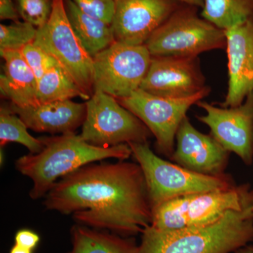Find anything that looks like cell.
<instances>
[{
  "label": "cell",
  "mask_w": 253,
  "mask_h": 253,
  "mask_svg": "<svg viewBox=\"0 0 253 253\" xmlns=\"http://www.w3.org/2000/svg\"><path fill=\"white\" fill-rule=\"evenodd\" d=\"M35 44L41 46L91 97L94 93L93 58L78 39L68 20L65 0H52L47 22L38 28Z\"/></svg>",
  "instance_id": "7"
},
{
  "label": "cell",
  "mask_w": 253,
  "mask_h": 253,
  "mask_svg": "<svg viewBox=\"0 0 253 253\" xmlns=\"http://www.w3.org/2000/svg\"><path fill=\"white\" fill-rule=\"evenodd\" d=\"M206 112L198 119L211 129V134L228 151L245 164L253 162V92L236 107H216L205 101L197 103Z\"/></svg>",
  "instance_id": "11"
},
{
  "label": "cell",
  "mask_w": 253,
  "mask_h": 253,
  "mask_svg": "<svg viewBox=\"0 0 253 253\" xmlns=\"http://www.w3.org/2000/svg\"><path fill=\"white\" fill-rule=\"evenodd\" d=\"M78 96L89 99L58 62L50 66L38 81L39 103L72 99Z\"/></svg>",
  "instance_id": "20"
},
{
  "label": "cell",
  "mask_w": 253,
  "mask_h": 253,
  "mask_svg": "<svg viewBox=\"0 0 253 253\" xmlns=\"http://www.w3.org/2000/svg\"><path fill=\"white\" fill-rule=\"evenodd\" d=\"M86 104L81 136L89 144L109 147L129 143H147L151 131L116 98L94 91Z\"/></svg>",
  "instance_id": "8"
},
{
  "label": "cell",
  "mask_w": 253,
  "mask_h": 253,
  "mask_svg": "<svg viewBox=\"0 0 253 253\" xmlns=\"http://www.w3.org/2000/svg\"><path fill=\"white\" fill-rule=\"evenodd\" d=\"M40 241V236L35 231L30 229H21L15 234V244L31 251H33L38 247Z\"/></svg>",
  "instance_id": "27"
},
{
  "label": "cell",
  "mask_w": 253,
  "mask_h": 253,
  "mask_svg": "<svg viewBox=\"0 0 253 253\" xmlns=\"http://www.w3.org/2000/svg\"><path fill=\"white\" fill-rule=\"evenodd\" d=\"M176 1H184V2L190 4L201 5L202 6L203 4H204V1L203 0H176Z\"/></svg>",
  "instance_id": "31"
},
{
  "label": "cell",
  "mask_w": 253,
  "mask_h": 253,
  "mask_svg": "<svg viewBox=\"0 0 253 253\" xmlns=\"http://www.w3.org/2000/svg\"><path fill=\"white\" fill-rule=\"evenodd\" d=\"M11 110L21 118L28 129L49 134L75 132L83 126L86 116V104L71 99L39 103L20 108L11 104Z\"/></svg>",
  "instance_id": "16"
},
{
  "label": "cell",
  "mask_w": 253,
  "mask_h": 253,
  "mask_svg": "<svg viewBox=\"0 0 253 253\" xmlns=\"http://www.w3.org/2000/svg\"><path fill=\"white\" fill-rule=\"evenodd\" d=\"M202 16L226 30L253 19V0H204Z\"/></svg>",
  "instance_id": "21"
},
{
  "label": "cell",
  "mask_w": 253,
  "mask_h": 253,
  "mask_svg": "<svg viewBox=\"0 0 253 253\" xmlns=\"http://www.w3.org/2000/svg\"><path fill=\"white\" fill-rule=\"evenodd\" d=\"M176 0H115L111 27L116 42L143 45L173 14Z\"/></svg>",
  "instance_id": "13"
},
{
  "label": "cell",
  "mask_w": 253,
  "mask_h": 253,
  "mask_svg": "<svg viewBox=\"0 0 253 253\" xmlns=\"http://www.w3.org/2000/svg\"><path fill=\"white\" fill-rule=\"evenodd\" d=\"M252 212H253V206H252Z\"/></svg>",
  "instance_id": "32"
},
{
  "label": "cell",
  "mask_w": 253,
  "mask_h": 253,
  "mask_svg": "<svg viewBox=\"0 0 253 253\" xmlns=\"http://www.w3.org/2000/svg\"><path fill=\"white\" fill-rule=\"evenodd\" d=\"M99 231L84 225L71 229L73 248L68 253H139V246L131 238Z\"/></svg>",
  "instance_id": "19"
},
{
  "label": "cell",
  "mask_w": 253,
  "mask_h": 253,
  "mask_svg": "<svg viewBox=\"0 0 253 253\" xmlns=\"http://www.w3.org/2000/svg\"><path fill=\"white\" fill-rule=\"evenodd\" d=\"M9 253H33V251L25 249L17 244H15L10 250Z\"/></svg>",
  "instance_id": "29"
},
{
  "label": "cell",
  "mask_w": 253,
  "mask_h": 253,
  "mask_svg": "<svg viewBox=\"0 0 253 253\" xmlns=\"http://www.w3.org/2000/svg\"><path fill=\"white\" fill-rule=\"evenodd\" d=\"M18 13L23 21L37 28L42 27L49 19L52 10L50 0H17Z\"/></svg>",
  "instance_id": "24"
},
{
  "label": "cell",
  "mask_w": 253,
  "mask_h": 253,
  "mask_svg": "<svg viewBox=\"0 0 253 253\" xmlns=\"http://www.w3.org/2000/svg\"><path fill=\"white\" fill-rule=\"evenodd\" d=\"M228 90L224 108L236 107L253 92V19L225 31Z\"/></svg>",
  "instance_id": "15"
},
{
  "label": "cell",
  "mask_w": 253,
  "mask_h": 253,
  "mask_svg": "<svg viewBox=\"0 0 253 253\" xmlns=\"http://www.w3.org/2000/svg\"><path fill=\"white\" fill-rule=\"evenodd\" d=\"M0 19L18 21V13L13 0H0Z\"/></svg>",
  "instance_id": "28"
},
{
  "label": "cell",
  "mask_w": 253,
  "mask_h": 253,
  "mask_svg": "<svg viewBox=\"0 0 253 253\" xmlns=\"http://www.w3.org/2000/svg\"><path fill=\"white\" fill-rule=\"evenodd\" d=\"M28 126L10 106L0 109V145L4 147L10 142L18 143L27 148L31 154L41 152L44 147L41 139L30 134Z\"/></svg>",
  "instance_id": "22"
},
{
  "label": "cell",
  "mask_w": 253,
  "mask_h": 253,
  "mask_svg": "<svg viewBox=\"0 0 253 253\" xmlns=\"http://www.w3.org/2000/svg\"><path fill=\"white\" fill-rule=\"evenodd\" d=\"M197 57L152 56L140 89L161 97L181 99L206 87Z\"/></svg>",
  "instance_id": "12"
},
{
  "label": "cell",
  "mask_w": 253,
  "mask_h": 253,
  "mask_svg": "<svg viewBox=\"0 0 253 253\" xmlns=\"http://www.w3.org/2000/svg\"><path fill=\"white\" fill-rule=\"evenodd\" d=\"M65 5L73 31L91 57L116 42L111 25L83 12L71 0H65Z\"/></svg>",
  "instance_id": "18"
},
{
  "label": "cell",
  "mask_w": 253,
  "mask_h": 253,
  "mask_svg": "<svg viewBox=\"0 0 253 253\" xmlns=\"http://www.w3.org/2000/svg\"><path fill=\"white\" fill-rule=\"evenodd\" d=\"M41 139L44 145L41 152L21 156L15 163L18 172L33 181L30 197L33 200L45 197L59 178L82 167L108 158L126 161L131 156L128 144L100 147L75 132Z\"/></svg>",
  "instance_id": "2"
},
{
  "label": "cell",
  "mask_w": 253,
  "mask_h": 253,
  "mask_svg": "<svg viewBox=\"0 0 253 253\" xmlns=\"http://www.w3.org/2000/svg\"><path fill=\"white\" fill-rule=\"evenodd\" d=\"M131 155L144 172L152 211L170 200L229 189L236 186L230 176L206 175L193 172L160 158L148 143H129Z\"/></svg>",
  "instance_id": "5"
},
{
  "label": "cell",
  "mask_w": 253,
  "mask_h": 253,
  "mask_svg": "<svg viewBox=\"0 0 253 253\" xmlns=\"http://www.w3.org/2000/svg\"><path fill=\"white\" fill-rule=\"evenodd\" d=\"M145 45L152 56L197 57L226 46L224 30L189 11L173 13L151 35Z\"/></svg>",
  "instance_id": "6"
},
{
  "label": "cell",
  "mask_w": 253,
  "mask_h": 253,
  "mask_svg": "<svg viewBox=\"0 0 253 253\" xmlns=\"http://www.w3.org/2000/svg\"><path fill=\"white\" fill-rule=\"evenodd\" d=\"M4 59L0 76V92L11 104L24 108L39 104L38 80L20 51H0Z\"/></svg>",
  "instance_id": "17"
},
{
  "label": "cell",
  "mask_w": 253,
  "mask_h": 253,
  "mask_svg": "<svg viewBox=\"0 0 253 253\" xmlns=\"http://www.w3.org/2000/svg\"><path fill=\"white\" fill-rule=\"evenodd\" d=\"M49 211L73 214L81 225L134 236L151 225L152 208L137 163H91L55 183L45 196Z\"/></svg>",
  "instance_id": "1"
},
{
  "label": "cell",
  "mask_w": 253,
  "mask_h": 253,
  "mask_svg": "<svg viewBox=\"0 0 253 253\" xmlns=\"http://www.w3.org/2000/svg\"><path fill=\"white\" fill-rule=\"evenodd\" d=\"M253 202L209 225L142 233L139 253H231L253 241Z\"/></svg>",
  "instance_id": "3"
},
{
  "label": "cell",
  "mask_w": 253,
  "mask_h": 253,
  "mask_svg": "<svg viewBox=\"0 0 253 253\" xmlns=\"http://www.w3.org/2000/svg\"><path fill=\"white\" fill-rule=\"evenodd\" d=\"M20 51L38 81L50 66L57 62L41 46L35 44L34 42L23 46Z\"/></svg>",
  "instance_id": "25"
},
{
  "label": "cell",
  "mask_w": 253,
  "mask_h": 253,
  "mask_svg": "<svg viewBox=\"0 0 253 253\" xmlns=\"http://www.w3.org/2000/svg\"><path fill=\"white\" fill-rule=\"evenodd\" d=\"M253 202L249 185L234 186L181 196L154 208L151 227L169 231L213 224L231 211H241Z\"/></svg>",
  "instance_id": "4"
},
{
  "label": "cell",
  "mask_w": 253,
  "mask_h": 253,
  "mask_svg": "<svg viewBox=\"0 0 253 253\" xmlns=\"http://www.w3.org/2000/svg\"><path fill=\"white\" fill-rule=\"evenodd\" d=\"M83 12L112 24L116 11L115 0H71Z\"/></svg>",
  "instance_id": "26"
},
{
  "label": "cell",
  "mask_w": 253,
  "mask_h": 253,
  "mask_svg": "<svg viewBox=\"0 0 253 253\" xmlns=\"http://www.w3.org/2000/svg\"><path fill=\"white\" fill-rule=\"evenodd\" d=\"M151 56L145 44L115 42L93 57L94 91L124 99L140 88L149 71Z\"/></svg>",
  "instance_id": "9"
},
{
  "label": "cell",
  "mask_w": 253,
  "mask_h": 253,
  "mask_svg": "<svg viewBox=\"0 0 253 253\" xmlns=\"http://www.w3.org/2000/svg\"><path fill=\"white\" fill-rule=\"evenodd\" d=\"M210 91V87L206 86L194 96L171 99L149 94L139 88L128 97L117 100L147 126L156 137L158 151L170 158L174 151L176 132L186 113Z\"/></svg>",
  "instance_id": "10"
},
{
  "label": "cell",
  "mask_w": 253,
  "mask_h": 253,
  "mask_svg": "<svg viewBox=\"0 0 253 253\" xmlns=\"http://www.w3.org/2000/svg\"><path fill=\"white\" fill-rule=\"evenodd\" d=\"M176 146L170 158L193 172L219 176L224 174L229 154L212 135L201 132L186 116L176 134Z\"/></svg>",
  "instance_id": "14"
},
{
  "label": "cell",
  "mask_w": 253,
  "mask_h": 253,
  "mask_svg": "<svg viewBox=\"0 0 253 253\" xmlns=\"http://www.w3.org/2000/svg\"><path fill=\"white\" fill-rule=\"evenodd\" d=\"M234 253H253V246H246L241 248Z\"/></svg>",
  "instance_id": "30"
},
{
  "label": "cell",
  "mask_w": 253,
  "mask_h": 253,
  "mask_svg": "<svg viewBox=\"0 0 253 253\" xmlns=\"http://www.w3.org/2000/svg\"><path fill=\"white\" fill-rule=\"evenodd\" d=\"M38 28L23 21L0 25V51H20L36 40Z\"/></svg>",
  "instance_id": "23"
}]
</instances>
